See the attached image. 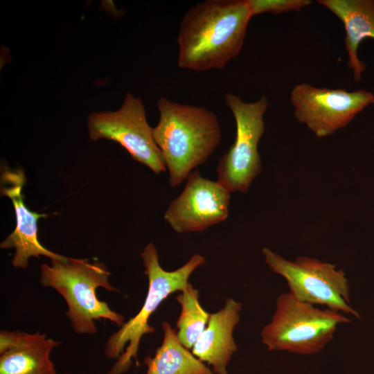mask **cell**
I'll use <instances>...</instances> for the list:
<instances>
[{
    "label": "cell",
    "mask_w": 374,
    "mask_h": 374,
    "mask_svg": "<svg viewBox=\"0 0 374 374\" xmlns=\"http://www.w3.org/2000/svg\"><path fill=\"white\" fill-rule=\"evenodd\" d=\"M1 181V193L11 199L15 208L16 227L1 242L0 247L3 249H15L12 258L13 267L26 269L30 257L43 256L49 258L51 260L64 258L65 256L45 248L38 240L37 222L39 218L45 217L46 215L33 212L26 206L22 194L26 183L24 171L21 169L3 168Z\"/></svg>",
    "instance_id": "8fae6325"
},
{
    "label": "cell",
    "mask_w": 374,
    "mask_h": 374,
    "mask_svg": "<svg viewBox=\"0 0 374 374\" xmlns=\"http://www.w3.org/2000/svg\"><path fill=\"white\" fill-rule=\"evenodd\" d=\"M64 374H69V373H64Z\"/></svg>",
    "instance_id": "ac0fdd59"
},
{
    "label": "cell",
    "mask_w": 374,
    "mask_h": 374,
    "mask_svg": "<svg viewBox=\"0 0 374 374\" xmlns=\"http://www.w3.org/2000/svg\"><path fill=\"white\" fill-rule=\"evenodd\" d=\"M87 127L91 141L104 139L115 141L133 159L148 167L155 175L166 171L141 98L127 92L118 110L91 112L88 116Z\"/></svg>",
    "instance_id": "ba28073f"
},
{
    "label": "cell",
    "mask_w": 374,
    "mask_h": 374,
    "mask_svg": "<svg viewBox=\"0 0 374 374\" xmlns=\"http://www.w3.org/2000/svg\"><path fill=\"white\" fill-rule=\"evenodd\" d=\"M247 2L252 17L263 13L300 12L312 3L310 0H247Z\"/></svg>",
    "instance_id": "e0dca14e"
},
{
    "label": "cell",
    "mask_w": 374,
    "mask_h": 374,
    "mask_svg": "<svg viewBox=\"0 0 374 374\" xmlns=\"http://www.w3.org/2000/svg\"><path fill=\"white\" fill-rule=\"evenodd\" d=\"M290 101L297 121L319 138L333 134L347 126L366 107L374 103V95L358 89L317 87L307 83L296 84Z\"/></svg>",
    "instance_id": "9c48e42d"
},
{
    "label": "cell",
    "mask_w": 374,
    "mask_h": 374,
    "mask_svg": "<svg viewBox=\"0 0 374 374\" xmlns=\"http://www.w3.org/2000/svg\"><path fill=\"white\" fill-rule=\"evenodd\" d=\"M224 100L234 116L236 134L218 159L217 181L230 193H245L262 170L258 145L265 131L264 115L269 103L265 96L247 103L232 93H227Z\"/></svg>",
    "instance_id": "52a82bcc"
},
{
    "label": "cell",
    "mask_w": 374,
    "mask_h": 374,
    "mask_svg": "<svg viewBox=\"0 0 374 374\" xmlns=\"http://www.w3.org/2000/svg\"><path fill=\"white\" fill-rule=\"evenodd\" d=\"M242 303L228 298L224 305L211 314L208 324L191 349L200 361L212 366L215 374H227V365L238 346L233 330L240 322Z\"/></svg>",
    "instance_id": "4fadbf2b"
},
{
    "label": "cell",
    "mask_w": 374,
    "mask_h": 374,
    "mask_svg": "<svg viewBox=\"0 0 374 374\" xmlns=\"http://www.w3.org/2000/svg\"><path fill=\"white\" fill-rule=\"evenodd\" d=\"M252 18L247 0H206L184 15L177 65L195 71L222 69L238 55Z\"/></svg>",
    "instance_id": "6da1fadb"
},
{
    "label": "cell",
    "mask_w": 374,
    "mask_h": 374,
    "mask_svg": "<svg viewBox=\"0 0 374 374\" xmlns=\"http://www.w3.org/2000/svg\"><path fill=\"white\" fill-rule=\"evenodd\" d=\"M161 344L153 356L144 359L145 374H213L210 368L180 342L177 331L167 321L161 323Z\"/></svg>",
    "instance_id": "9a60e30c"
},
{
    "label": "cell",
    "mask_w": 374,
    "mask_h": 374,
    "mask_svg": "<svg viewBox=\"0 0 374 374\" xmlns=\"http://www.w3.org/2000/svg\"><path fill=\"white\" fill-rule=\"evenodd\" d=\"M373 105H374V103H373Z\"/></svg>",
    "instance_id": "d6986e66"
},
{
    "label": "cell",
    "mask_w": 374,
    "mask_h": 374,
    "mask_svg": "<svg viewBox=\"0 0 374 374\" xmlns=\"http://www.w3.org/2000/svg\"><path fill=\"white\" fill-rule=\"evenodd\" d=\"M148 279V290L143 304L135 316L125 321L119 329L108 338L105 354L116 359L107 374L126 373L134 359L139 365L138 351L143 337L155 332L150 325V317L161 303L175 292H181L196 269L205 264V258L194 254L181 267L173 270L163 269L159 262V254L154 243H148L141 253Z\"/></svg>",
    "instance_id": "277c9868"
},
{
    "label": "cell",
    "mask_w": 374,
    "mask_h": 374,
    "mask_svg": "<svg viewBox=\"0 0 374 374\" xmlns=\"http://www.w3.org/2000/svg\"><path fill=\"white\" fill-rule=\"evenodd\" d=\"M175 297L181 307L177 320V334L180 342L191 350L206 328L211 314L201 305L199 291L190 283Z\"/></svg>",
    "instance_id": "2e32d148"
},
{
    "label": "cell",
    "mask_w": 374,
    "mask_h": 374,
    "mask_svg": "<svg viewBox=\"0 0 374 374\" xmlns=\"http://www.w3.org/2000/svg\"><path fill=\"white\" fill-rule=\"evenodd\" d=\"M184 188L172 200L164 219L177 233L202 232L229 215L230 192L217 181L193 171Z\"/></svg>",
    "instance_id": "30bf717a"
},
{
    "label": "cell",
    "mask_w": 374,
    "mask_h": 374,
    "mask_svg": "<svg viewBox=\"0 0 374 374\" xmlns=\"http://www.w3.org/2000/svg\"><path fill=\"white\" fill-rule=\"evenodd\" d=\"M40 284L54 289L67 305L66 312L73 330L80 335L96 333V321L103 319L123 325L125 317L99 299L97 290L119 292L109 282L107 265L99 261L65 257L40 265Z\"/></svg>",
    "instance_id": "3957f363"
},
{
    "label": "cell",
    "mask_w": 374,
    "mask_h": 374,
    "mask_svg": "<svg viewBox=\"0 0 374 374\" xmlns=\"http://www.w3.org/2000/svg\"><path fill=\"white\" fill-rule=\"evenodd\" d=\"M317 3L341 21L346 33L347 65L353 71L354 80L360 82L366 64L359 58L358 48L364 39H374V0H319Z\"/></svg>",
    "instance_id": "5bb4252c"
},
{
    "label": "cell",
    "mask_w": 374,
    "mask_h": 374,
    "mask_svg": "<svg viewBox=\"0 0 374 374\" xmlns=\"http://www.w3.org/2000/svg\"><path fill=\"white\" fill-rule=\"evenodd\" d=\"M60 344L40 332L1 330L0 374H58L51 353Z\"/></svg>",
    "instance_id": "7c38bea8"
},
{
    "label": "cell",
    "mask_w": 374,
    "mask_h": 374,
    "mask_svg": "<svg viewBox=\"0 0 374 374\" xmlns=\"http://www.w3.org/2000/svg\"><path fill=\"white\" fill-rule=\"evenodd\" d=\"M157 105L159 120L152 135L168 170L169 185L175 188L214 152L221 141L220 125L217 116L203 107L166 97Z\"/></svg>",
    "instance_id": "7a4b0ae2"
},
{
    "label": "cell",
    "mask_w": 374,
    "mask_h": 374,
    "mask_svg": "<svg viewBox=\"0 0 374 374\" xmlns=\"http://www.w3.org/2000/svg\"><path fill=\"white\" fill-rule=\"evenodd\" d=\"M275 305L271 321L260 332L269 351L319 353L332 340L339 325L350 322L341 312L300 301L289 292L281 293Z\"/></svg>",
    "instance_id": "5b68a950"
},
{
    "label": "cell",
    "mask_w": 374,
    "mask_h": 374,
    "mask_svg": "<svg viewBox=\"0 0 374 374\" xmlns=\"http://www.w3.org/2000/svg\"><path fill=\"white\" fill-rule=\"evenodd\" d=\"M262 253L271 271L285 280L289 292L297 300L361 319L350 305L346 274L336 265L306 256L289 260L267 247Z\"/></svg>",
    "instance_id": "8992f818"
}]
</instances>
